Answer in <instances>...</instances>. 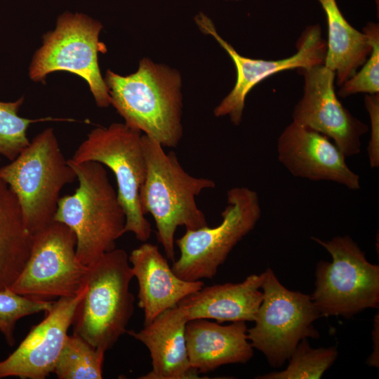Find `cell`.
Segmentation results:
<instances>
[{"instance_id": "obj_1", "label": "cell", "mask_w": 379, "mask_h": 379, "mask_svg": "<svg viewBox=\"0 0 379 379\" xmlns=\"http://www.w3.org/2000/svg\"><path fill=\"white\" fill-rule=\"evenodd\" d=\"M104 80L111 105L126 124L163 147L179 144L182 103L177 70L143 58L135 73L121 76L108 70Z\"/></svg>"}, {"instance_id": "obj_2", "label": "cell", "mask_w": 379, "mask_h": 379, "mask_svg": "<svg viewBox=\"0 0 379 379\" xmlns=\"http://www.w3.org/2000/svg\"><path fill=\"white\" fill-rule=\"evenodd\" d=\"M142 148L147 165L140 192L144 214L149 213L157 227V237L167 259L175 261V233L178 227L197 230L208 226L196 197L215 182L197 178L184 170L175 152L166 153L163 146L143 134Z\"/></svg>"}, {"instance_id": "obj_3", "label": "cell", "mask_w": 379, "mask_h": 379, "mask_svg": "<svg viewBox=\"0 0 379 379\" xmlns=\"http://www.w3.org/2000/svg\"><path fill=\"white\" fill-rule=\"evenodd\" d=\"M68 162L79 187L74 194L60 198L53 221L74 232L77 257L89 266L116 248L117 240L125 234L126 215L102 164Z\"/></svg>"}, {"instance_id": "obj_4", "label": "cell", "mask_w": 379, "mask_h": 379, "mask_svg": "<svg viewBox=\"0 0 379 379\" xmlns=\"http://www.w3.org/2000/svg\"><path fill=\"white\" fill-rule=\"evenodd\" d=\"M0 178L15 195L25 228L32 236L53 221L60 191L77 175L49 128L0 168Z\"/></svg>"}, {"instance_id": "obj_5", "label": "cell", "mask_w": 379, "mask_h": 379, "mask_svg": "<svg viewBox=\"0 0 379 379\" xmlns=\"http://www.w3.org/2000/svg\"><path fill=\"white\" fill-rule=\"evenodd\" d=\"M88 267L86 291L73 319V333L105 352L126 333L134 312V277L126 252L114 248Z\"/></svg>"}, {"instance_id": "obj_6", "label": "cell", "mask_w": 379, "mask_h": 379, "mask_svg": "<svg viewBox=\"0 0 379 379\" xmlns=\"http://www.w3.org/2000/svg\"><path fill=\"white\" fill-rule=\"evenodd\" d=\"M142 132L125 123H114L107 128L91 131L70 159L74 163L96 161L107 166L115 175L118 199L126 215L125 233L147 241L152 234L140 201L147 165L142 143Z\"/></svg>"}, {"instance_id": "obj_7", "label": "cell", "mask_w": 379, "mask_h": 379, "mask_svg": "<svg viewBox=\"0 0 379 379\" xmlns=\"http://www.w3.org/2000/svg\"><path fill=\"white\" fill-rule=\"evenodd\" d=\"M312 239L332 257L331 262L321 260L316 267L310 296L320 314L349 318L365 309L378 308L379 266L367 260L349 235L328 241Z\"/></svg>"}, {"instance_id": "obj_8", "label": "cell", "mask_w": 379, "mask_h": 379, "mask_svg": "<svg viewBox=\"0 0 379 379\" xmlns=\"http://www.w3.org/2000/svg\"><path fill=\"white\" fill-rule=\"evenodd\" d=\"M222 221L208 226L186 230L175 243L180 257L171 267L180 279L194 281L213 279L234 247L255 227L261 216L258 193L247 187L227 190V206Z\"/></svg>"}, {"instance_id": "obj_9", "label": "cell", "mask_w": 379, "mask_h": 379, "mask_svg": "<svg viewBox=\"0 0 379 379\" xmlns=\"http://www.w3.org/2000/svg\"><path fill=\"white\" fill-rule=\"evenodd\" d=\"M102 27L100 22L84 14H62L55 29L44 35L43 45L29 66L30 79L44 82L51 72H69L86 81L98 107L110 105L98 64V53L106 52L105 45L99 41Z\"/></svg>"}, {"instance_id": "obj_10", "label": "cell", "mask_w": 379, "mask_h": 379, "mask_svg": "<svg viewBox=\"0 0 379 379\" xmlns=\"http://www.w3.org/2000/svg\"><path fill=\"white\" fill-rule=\"evenodd\" d=\"M265 273L262 300L247 337L272 366L279 367L302 339L319 337L313 322L321 315L310 295L285 288L270 268Z\"/></svg>"}, {"instance_id": "obj_11", "label": "cell", "mask_w": 379, "mask_h": 379, "mask_svg": "<svg viewBox=\"0 0 379 379\" xmlns=\"http://www.w3.org/2000/svg\"><path fill=\"white\" fill-rule=\"evenodd\" d=\"M76 244L74 232L53 221L32 235L29 256L10 288L44 300L77 295L86 285L88 267L78 260Z\"/></svg>"}, {"instance_id": "obj_12", "label": "cell", "mask_w": 379, "mask_h": 379, "mask_svg": "<svg viewBox=\"0 0 379 379\" xmlns=\"http://www.w3.org/2000/svg\"><path fill=\"white\" fill-rule=\"evenodd\" d=\"M195 22L203 32L215 38L230 56L235 66V85L215 108L214 114L217 117L228 116L236 126L241 122L248 93L260 81L279 72L308 68L324 63L326 42L322 38L319 25H309L305 28L297 42V51L294 55L281 60H266L239 54L218 34L212 20L205 14L197 15Z\"/></svg>"}, {"instance_id": "obj_13", "label": "cell", "mask_w": 379, "mask_h": 379, "mask_svg": "<svg viewBox=\"0 0 379 379\" xmlns=\"http://www.w3.org/2000/svg\"><path fill=\"white\" fill-rule=\"evenodd\" d=\"M303 76V93L295 106L293 121L331 139L345 157L361 152L368 125L354 117L335 92V73L324 64L298 69Z\"/></svg>"}, {"instance_id": "obj_14", "label": "cell", "mask_w": 379, "mask_h": 379, "mask_svg": "<svg viewBox=\"0 0 379 379\" xmlns=\"http://www.w3.org/2000/svg\"><path fill=\"white\" fill-rule=\"evenodd\" d=\"M86 288L85 285L77 295L53 301L45 318L31 328L13 352L0 360V379L11 376L44 379L53 373L76 309Z\"/></svg>"}, {"instance_id": "obj_15", "label": "cell", "mask_w": 379, "mask_h": 379, "mask_svg": "<svg viewBox=\"0 0 379 379\" xmlns=\"http://www.w3.org/2000/svg\"><path fill=\"white\" fill-rule=\"evenodd\" d=\"M277 149L279 162L295 177L333 182L351 190L361 187L343 153L316 131L292 121L279 136Z\"/></svg>"}, {"instance_id": "obj_16", "label": "cell", "mask_w": 379, "mask_h": 379, "mask_svg": "<svg viewBox=\"0 0 379 379\" xmlns=\"http://www.w3.org/2000/svg\"><path fill=\"white\" fill-rule=\"evenodd\" d=\"M128 260L138 284V305L144 313V326L204 286L201 280L178 277L152 244L145 242L133 250Z\"/></svg>"}, {"instance_id": "obj_17", "label": "cell", "mask_w": 379, "mask_h": 379, "mask_svg": "<svg viewBox=\"0 0 379 379\" xmlns=\"http://www.w3.org/2000/svg\"><path fill=\"white\" fill-rule=\"evenodd\" d=\"M188 322L178 306L159 314L138 331H127L148 349L152 370L141 379L199 378L189 361L185 329Z\"/></svg>"}, {"instance_id": "obj_18", "label": "cell", "mask_w": 379, "mask_h": 379, "mask_svg": "<svg viewBox=\"0 0 379 379\" xmlns=\"http://www.w3.org/2000/svg\"><path fill=\"white\" fill-rule=\"evenodd\" d=\"M245 321L221 325L206 319L189 321L185 338L188 358L198 373L230 364H246L253 356Z\"/></svg>"}, {"instance_id": "obj_19", "label": "cell", "mask_w": 379, "mask_h": 379, "mask_svg": "<svg viewBox=\"0 0 379 379\" xmlns=\"http://www.w3.org/2000/svg\"><path fill=\"white\" fill-rule=\"evenodd\" d=\"M265 272L251 274L240 283L203 286L178 303L188 321L196 319L225 321H254L262 300L260 289Z\"/></svg>"}, {"instance_id": "obj_20", "label": "cell", "mask_w": 379, "mask_h": 379, "mask_svg": "<svg viewBox=\"0 0 379 379\" xmlns=\"http://www.w3.org/2000/svg\"><path fill=\"white\" fill-rule=\"evenodd\" d=\"M326 18L328 42L324 65L333 71L341 86L352 77L369 56L368 36L354 28L341 13L336 0H317Z\"/></svg>"}, {"instance_id": "obj_21", "label": "cell", "mask_w": 379, "mask_h": 379, "mask_svg": "<svg viewBox=\"0 0 379 379\" xmlns=\"http://www.w3.org/2000/svg\"><path fill=\"white\" fill-rule=\"evenodd\" d=\"M32 242L18 199L0 178V290L10 288L21 272Z\"/></svg>"}, {"instance_id": "obj_22", "label": "cell", "mask_w": 379, "mask_h": 379, "mask_svg": "<svg viewBox=\"0 0 379 379\" xmlns=\"http://www.w3.org/2000/svg\"><path fill=\"white\" fill-rule=\"evenodd\" d=\"M105 353L83 338L68 335L53 373L59 379H101Z\"/></svg>"}, {"instance_id": "obj_23", "label": "cell", "mask_w": 379, "mask_h": 379, "mask_svg": "<svg viewBox=\"0 0 379 379\" xmlns=\"http://www.w3.org/2000/svg\"><path fill=\"white\" fill-rule=\"evenodd\" d=\"M338 356L335 347L312 348L306 338L302 339L291 355L287 368L257 378L262 379H317L332 365Z\"/></svg>"}, {"instance_id": "obj_24", "label": "cell", "mask_w": 379, "mask_h": 379, "mask_svg": "<svg viewBox=\"0 0 379 379\" xmlns=\"http://www.w3.org/2000/svg\"><path fill=\"white\" fill-rule=\"evenodd\" d=\"M24 101H0V154L13 161L29 143L27 136L29 126L34 122L53 120L51 118L29 119L18 115Z\"/></svg>"}, {"instance_id": "obj_25", "label": "cell", "mask_w": 379, "mask_h": 379, "mask_svg": "<svg viewBox=\"0 0 379 379\" xmlns=\"http://www.w3.org/2000/svg\"><path fill=\"white\" fill-rule=\"evenodd\" d=\"M53 303V300H38L18 294L10 288L0 290V332L8 345L12 346L15 342V329L19 319L46 312Z\"/></svg>"}, {"instance_id": "obj_26", "label": "cell", "mask_w": 379, "mask_h": 379, "mask_svg": "<svg viewBox=\"0 0 379 379\" xmlns=\"http://www.w3.org/2000/svg\"><path fill=\"white\" fill-rule=\"evenodd\" d=\"M371 44V52L360 71L344 82L338 91V95L345 98L359 93L369 95L379 92V26L368 22L362 30Z\"/></svg>"}, {"instance_id": "obj_27", "label": "cell", "mask_w": 379, "mask_h": 379, "mask_svg": "<svg viewBox=\"0 0 379 379\" xmlns=\"http://www.w3.org/2000/svg\"><path fill=\"white\" fill-rule=\"evenodd\" d=\"M365 106L371 121V138L368 145V157L371 168L379 166V95L367 94Z\"/></svg>"}, {"instance_id": "obj_28", "label": "cell", "mask_w": 379, "mask_h": 379, "mask_svg": "<svg viewBox=\"0 0 379 379\" xmlns=\"http://www.w3.org/2000/svg\"><path fill=\"white\" fill-rule=\"evenodd\" d=\"M232 1H238V0H232Z\"/></svg>"}]
</instances>
